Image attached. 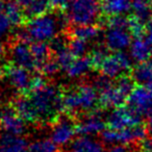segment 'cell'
Wrapping results in <instances>:
<instances>
[{
    "instance_id": "obj_31",
    "label": "cell",
    "mask_w": 152,
    "mask_h": 152,
    "mask_svg": "<svg viewBox=\"0 0 152 152\" xmlns=\"http://www.w3.org/2000/svg\"><path fill=\"white\" fill-rule=\"evenodd\" d=\"M106 55H107V52H106V50L103 47H96V48H94L92 50L91 54H90V58H91L94 68L99 69L100 65L103 63Z\"/></svg>"
},
{
    "instance_id": "obj_35",
    "label": "cell",
    "mask_w": 152,
    "mask_h": 152,
    "mask_svg": "<svg viewBox=\"0 0 152 152\" xmlns=\"http://www.w3.org/2000/svg\"><path fill=\"white\" fill-rule=\"evenodd\" d=\"M49 4L51 7H54V9H61V7H67L70 3L71 0H48Z\"/></svg>"
},
{
    "instance_id": "obj_16",
    "label": "cell",
    "mask_w": 152,
    "mask_h": 152,
    "mask_svg": "<svg viewBox=\"0 0 152 152\" xmlns=\"http://www.w3.org/2000/svg\"><path fill=\"white\" fill-rule=\"evenodd\" d=\"M68 152H105L103 144L92 135L80 134L69 145Z\"/></svg>"
},
{
    "instance_id": "obj_33",
    "label": "cell",
    "mask_w": 152,
    "mask_h": 152,
    "mask_svg": "<svg viewBox=\"0 0 152 152\" xmlns=\"http://www.w3.org/2000/svg\"><path fill=\"white\" fill-rule=\"evenodd\" d=\"M143 38L145 39V41L148 44H150L152 46V17L146 23V29Z\"/></svg>"
},
{
    "instance_id": "obj_19",
    "label": "cell",
    "mask_w": 152,
    "mask_h": 152,
    "mask_svg": "<svg viewBox=\"0 0 152 152\" xmlns=\"http://www.w3.org/2000/svg\"><path fill=\"white\" fill-rule=\"evenodd\" d=\"M130 72L131 77L137 86L152 88V64L149 61L139 63Z\"/></svg>"
},
{
    "instance_id": "obj_24",
    "label": "cell",
    "mask_w": 152,
    "mask_h": 152,
    "mask_svg": "<svg viewBox=\"0 0 152 152\" xmlns=\"http://www.w3.org/2000/svg\"><path fill=\"white\" fill-rule=\"evenodd\" d=\"M13 107L20 115V117L23 118L26 122L37 123L36 115H34V108H32L31 103H30L27 95L17 98L15 100V102H14Z\"/></svg>"
},
{
    "instance_id": "obj_14",
    "label": "cell",
    "mask_w": 152,
    "mask_h": 152,
    "mask_svg": "<svg viewBox=\"0 0 152 152\" xmlns=\"http://www.w3.org/2000/svg\"><path fill=\"white\" fill-rule=\"evenodd\" d=\"M25 122L14 107H7L0 113V127L5 133L22 135L26 129Z\"/></svg>"
},
{
    "instance_id": "obj_7",
    "label": "cell",
    "mask_w": 152,
    "mask_h": 152,
    "mask_svg": "<svg viewBox=\"0 0 152 152\" xmlns=\"http://www.w3.org/2000/svg\"><path fill=\"white\" fill-rule=\"evenodd\" d=\"M146 125L137 124L128 128L115 130V129H104L101 132V139L103 143L108 145H132L145 140L147 135Z\"/></svg>"
},
{
    "instance_id": "obj_25",
    "label": "cell",
    "mask_w": 152,
    "mask_h": 152,
    "mask_svg": "<svg viewBox=\"0 0 152 152\" xmlns=\"http://www.w3.org/2000/svg\"><path fill=\"white\" fill-rule=\"evenodd\" d=\"M72 38H77L90 43L98 39L100 34V28L95 24L89 25H77L72 29Z\"/></svg>"
},
{
    "instance_id": "obj_30",
    "label": "cell",
    "mask_w": 152,
    "mask_h": 152,
    "mask_svg": "<svg viewBox=\"0 0 152 152\" xmlns=\"http://www.w3.org/2000/svg\"><path fill=\"white\" fill-rule=\"evenodd\" d=\"M69 48L75 56H83L89 48V43L77 38H72L69 42Z\"/></svg>"
},
{
    "instance_id": "obj_9",
    "label": "cell",
    "mask_w": 152,
    "mask_h": 152,
    "mask_svg": "<svg viewBox=\"0 0 152 152\" xmlns=\"http://www.w3.org/2000/svg\"><path fill=\"white\" fill-rule=\"evenodd\" d=\"M77 125L69 117H57L50 130V140L56 146H67L75 139Z\"/></svg>"
},
{
    "instance_id": "obj_23",
    "label": "cell",
    "mask_w": 152,
    "mask_h": 152,
    "mask_svg": "<svg viewBox=\"0 0 152 152\" xmlns=\"http://www.w3.org/2000/svg\"><path fill=\"white\" fill-rule=\"evenodd\" d=\"M131 15L144 23L152 17V0H131Z\"/></svg>"
},
{
    "instance_id": "obj_22",
    "label": "cell",
    "mask_w": 152,
    "mask_h": 152,
    "mask_svg": "<svg viewBox=\"0 0 152 152\" xmlns=\"http://www.w3.org/2000/svg\"><path fill=\"white\" fill-rule=\"evenodd\" d=\"M24 10L27 17H36L47 13L50 7L48 0H16Z\"/></svg>"
},
{
    "instance_id": "obj_28",
    "label": "cell",
    "mask_w": 152,
    "mask_h": 152,
    "mask_svg": "<svg viewBox=\"0 0 152 152\" xmlns=\"http://www.w3.org/2000/svg\"><path fill=\"white\" fill-rule=\"evenodd\" d=\"M57 146L49 140H38L28 145L26 152H56Z\"/></svg>"
},
{
    "instance_id": "obj_13",
    "label": "cell",
    "mask_w": 152,
    "mask_h": 152,
    "mask_svg": "<svg viewBox=\"0 0 152 152\" xmlns=\"http://www.w3.org/2000/svg\"><path fill=\"white\" fill-rule=\"evenodd\" d=\"M11 58L14 65L34 71L38 69V63L31 51V46L28 42L19 40L11 48Z\"/></svg>"
},
{
    "instance_id": "obj_2",
    "label": "cell",
    "mask_w": 152,
    "mask_h": 152,
    "mask_svg": "<svg viewBox=\"0 0 152 152\" xmlns=\"http://www.w3.org/2000/svg\"><path fill=\"white\" fill-rule=\"evenodd\" d=\"M36 115L37 123L54 121L63 108V94L55 86L46 83L32 89L27 95Z\"/></svg>"
},
{
    "instance_id": "obj_10",
    "label": "cell",
    "mask_w": 152,
    "mask_h": 152,
    "mask_svg": "<svg viewBox=\"0 0 152 152\" xmlns=\"http://www.w3.org/2000/svg\"><path fill=\"white\" fill-rule=\"evenodd\" d=\"M142 123V116L131 110L129 106H118L115 107L106 119L108 128L120 130L135 126Z\"/></svg>"
},
{
    "instance_id": "obj_8",
    "label": "cell",
    "mask_w": 152,
    "mask_h": 152,
    "mask_svg": "<svg viewBox=\"0 0 152 152\" xmlns=\"http://www.w3.org/2000/svg\"><path fill=\"white\" fill-rule=\"evenodd\" d=\"M131 69L132 58L124 51H116L113 54L106 55L98 70L108 78L117 79L123 74H126V72L131 71Z\"/></svg>"
},
{
    "instance_id": "obj_11",
    "label": "cell",
    "mask_w": 152,
    "mask_h": 152,
    "mask_svg": "<svg viewBox=\"0 0 152 152\" xmlns=\"http://www.w3.org/2000/svg\"><path fill=\"white\" fill-rule=\"evenodd\" d=\"M128 106L140 116L147 117L152 112V88L134 87L127 99Z\"/></svg>"
},
{
    "instance_id": "obj_39",
    "label": "cell",
    "mask_w": 152,
    "mask_h": 152,
    "mask_svg": "<svg viewBox=\"0 0 152 152\" xmlns=\"http://www.w3.org/2000/svg\"><path fill=\"white\" fill-rule=\"evenodd\" d=\"M149 61H150V63H151V64H152V54H151V57H150V59H149Z\"/></svg>"
},
{
    "instance_id": "obj_18",
    "label": "cell",
    "mask_w": 152,
    "mask_h": 152,
    "mask_svg": "<svg viewBox=\"0 0 152 152\" xmlns=\"http://www.w3.org/2000/svg\"><path fill=\"white\" fill-rule=\"evenodd\" d=\"M92 68H94V66L90 58V55L89 56L83 55V56H76L71 65L65 70V72L69 78L77 79L89 73Z\"/></svg>"
},
{
    "instance_id": "obj_12",
    "label": "cell",
    "mask_w": 152,
    "mask_h": 152,
    "mask_svg": "<svg viewBox=\"0 0 152 152\" xmlns=\"http://www.w3.org/2000/svg\"><path fill=\"white\" fill-rule=\"evenodd\" d=\"M4 75L7 83L15 91L20 93H28L30 91L34 76H31L29 70L13 64L5 69Z\"/></svg>"
},
{
    "instance_id": "obj_15",
    "label": "cell",
    "mask_w": 152,
    "mask_h": 152,
    "mask_svg": "<svg viewBox=\"0 0 152 152\" xmlns=\"http://www.w3.org/2000/svg\"><path fill=\"white\" fill-rule=\"evenodd\" d=\"M77 125V132L83 135H94L99 134L105 129L106 121L101 117V115L96 113L95 110L87 114Z\"/></svg>"
},
{
    "instance_id": "obj_1",
    "label": "cell",
    "mask_w": 152,
    "mask_h": 152,
    "mask_svg": "<svg viewBox=\"0 0 152 152\" xmlns=\"http://www.w3.org/2000/svg\"><path fill=\"white\" fill-rule=\"evenodd\" d=\"M67 16L45 13L28 20L23 29L19 32V40L25 42H51L58 37L66 26Z\"/></svg>"
},
{
    "instance_id": "obj_37",
    "label": "cell",
    "mask_w": 152,
    "mask_h": 152,
    "mask_svg": "<svg viewBox=\"0 0 152 152\" xmlns=\"http://www.w3.org/2000/svg\"><path fill=\"white\" fill-rule=\"evenodd\" d=\"M146 129H147V133L150 137H152V112L147 116L146 119Z\"/></svg>"
},
{
    "instance_id": "obj_3",
    "label": "cell",
    "mask_w": 152,
    "mask_h": 152,
    "mask_svg": "<svg viewBox=\"0 0 152 152\" xmlns=\"http://www.w3.org/2000/svg\"><path fill=\"white\" fill-rule=\"evenodd\" d=\"M134 80L131 75L123 74L115 81L104 75L96 77L94 87L99 93V103L103 107L122 106L128 99V96L134 89Z\"/></svg>"
},
{
    "instance_id": "obj_21",
    "label": "cell",
    "mask_w": 152,
    "mask_h": 152,
    "mask_svg": "<svg viewBox=\"0 0 152 152\" xmlns=\"http://www.w3.org/2000/svg\"><path fill=\"white\" fill-rule=\"evenodd\" d=\"M129 48H130L129 49L130 57L137 63L148 61L151 57V45L148 44L144 38H135Z\"/></svg>"
},
{
    "instance_id": "obj_38",
    "label": "cell",
    "mask_w": 152,
    "mask_h": 152,
    "mask_svg": "<svg viewBox=\"0 0 152 152\" xmlns=\"http://www.w3.org/2000/svg\"><path fill=\"white\" fill-rule=\"evenodd\" d=\"M3 52H4V46H3V44L0 41V56L3 54Z\"/></svg>"
},
{
    "instance_id": "obj_27",
    "label": "cell",
    "mask_w": 152,
    "mask_h": 152,
    "mask_svg": "<svg viewBox=\"0 0 152 152\" xmlns=\"http://www.w3.org/2000/svg\"><path fill=\"white\" fill-rule=\"evenodd\" d=\"M30 46H31V51L34 53V58L38 63V69H40L41 66L47 59H49L51 48L44 42H34Z\"/></svg>"
},
{
    "instance_id": "obj_32",
    "label": "cell",
    "mask_w": 152,
    "mask_h": 152,
    "mask_svg": "<svg viewBox=\"0 0 152 152\" xmlns=\"http://www.w3.org/2000/svg\"><path fill=\"white\" fill-rule=\"evenodd\" d=\"M39 70L42 72L43 75L52 76V75H54V74H56L57 71H58V70H61V68H59L58 64L56 63V61H55V59H50V58H49V59H47V61H45L42 66H41Z\"/></svg>"
},
{
    "instance_id": "obj_6",
    "label": "cell",
    "mask_w": 152,
    "mask_h": 152,
    "mask_svg": "<svg viewBox=\"0 0 152 152\" xmlns=\"http://www.w3.org/2000/svg\"><path fill=\"white\" fill-rule=\"evenodd\" d=\"M66 7L68 21L75 26L95 24L102 12L99 0H71Z\"/></svg>"
},
{
    "instance_id": "obj_26",
    "label": "cell",
    "mask_w": 152,
    "mask_h": 152,
    "mask_svg": "<svg viewBox=\"0 0 152 152\" xmlns=\"http://www.w3.org/2000/svg\"><path fill=\"white\" fill-rule=\"evenodd\" d=\"M4 10L9 19L11 20L13 26H18L20 24H22L26 15L24 13L23 7L16 0L4 3Z\"/></svg>"
},
{
    "instance_id": "obj_17",
    "label": "cell",
    "mask_w": 152,
    "mask_h": 152,
    "mask_svg": "<svg viewBox=\"0 0 152 152\" xmlns=\"http://www.w3.org/2000/svg\"><path fill=\"white\" fill-rule=\"evenodd\" d=\"M28 144L22 135L3 133L0 135V152H26Z\"/></svg>"
},
{
    "instance_id": "obj_34",
    "label": "cell",
    "mask_w": 152,
    "mask_h": 152,
    "mask_svg": "<svg viewBox=\"0 0 152 152\" xmlns=\"http://www.w3.org/2000/svg\"><path fill=\"white\" fill-rule=\"evenodd\" d=\"M108 152H134V150L131 149L129 145H114Z\"/></svg>"
},
{
    "instance_id": "obj_36",
    "label": "cell",
    "mask_w": 152,
    "mask_h": 152,
    "mask_svg": "<svg viewBox=\"0 0 152 152\" xmlns=\"http://www.w3.org/2000/svg\"><path fill=\"white\" fill-rule=\"evenodd\" d=\"M142 152H152V137L145 139L141 142Z\"/></svg>"
},
{
    "instance_id": "obj_29",
    "label": "cell",
    "mask_w": 152,
    "mask_h": 152,
    "mask_svg": "<svg viewBox=\"0 0 152 152\" xmlns=\"http://www.w3.org/2000/svg\"><path fill=\"white\" fill-rule=\"evenodd\" d=\"M13 28L11 20L9 19L4 10V3L0 2V41L3 40Z\"/></svg>"
},
{
    "instance_id": "obj_5",
    "label": "cell",
    "mask_w": 152,
    "mask_h": 152,
    "mask_svg": "<svg viewBox=\"0 0 152 152\" xmlns=\"http://www.w3.org/2000/svg\"><path fill=\"white\" fill-rule=\"evenodd\" d=\"M129 17L125 15L110 17L106 22L104 32V43L107 49L114 51H124L132 43V34L129 30Z\"/></svg>"
},
{
    "instance_id": "obj_4",
    "label": "cell",
    "mask_w": 152,
    "mask_h": 152,
    "mask_svg": "<svg viewBox=\"0 0 152 152\" xmlns=\"http://www.w3.org/2000/svg\"><path fill=\"white\" fill-rule=\"evenodd\" d=\"M99 103V93L94 86L83 83L68 89L63 94V108L70 115L89 114Z\"/></svg>"
},
{
    "instance_id": "obj_20",
    "label": "cell",
    "mask_w": 152,
    "mask_h": 152,
    "mask_svg": "<svg viewBox=\"0 0 152 152\" xmlns=\"http://www.w3.org/2000/svg\"><path fill=\"white\" fill-rule=\"evenodd\" d=\"M101 11L107 17L125 15L131 10V0H100Z\"/></svg>"
}]
</instances>
